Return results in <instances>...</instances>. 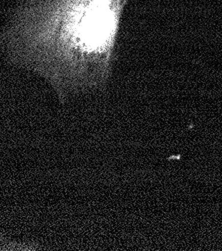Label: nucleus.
<instances>
[{
	"mask_svg": "<svg viewBox=\"0 0 222 251\" xmlns=\"http://www.w3.org/2000/svg\"><path fill=\"white\" fill-rule=\"evenodd\" d=\"M129 0H22L1 37L11 64L36 74L58 101L104 91Z\"/></svg>",
	"mask_w": 222,
	"mask_h": 251,
	"instance_id": "nucleus-1",
	"label": "nucleus"
}]
</instances>
